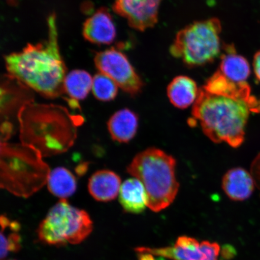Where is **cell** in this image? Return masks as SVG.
Instances as JSON below:
<instances>
[{"label":"cell","mask_w":260,"mask_h":260,"mask_svg":"<svg viewBox=\"0 0 260 260\" xmlns=\"http://www.w3.org/2000/svg\"><path fill=\"white\" fill-rule=\"evenodd\" d=\"M228 48L227 53L221 58L219 71L234 82L245 83L251 74L249 62L245 57L236 54L233 48Z\"/></svg>","instance_id":"19"},{"label":"cell","mask_w":260,"mask_h":260,"mask_svg":"<svg viewBox=\"0 0 260 260\" xmlns=\"http://www.w3.org/2000/svg\"><path fill=\"white\" fill-rule=\"evenodd\" d=\"M20 224L16 221H12L11 232L6 233L1 232V259L5 258L9 253L16 252L21 248V237L19 232Z\"/></svg>","instance_id":"23"},{"label":"cell","mask_w":260,"mask_h":260,"mask_svg":"<svg viewBox=\"0 0 260 260\" xmlns=\"http://www.w3.org/2000/svg\"><path fill=\"white\" fill-rule=\"evenodd\" d=\"M222 186L231 200L242 201L251 196L254 189V181L248 171L236 168L229 170L224 175Z\"/></svg>","instance_id":"15"},{"label":"cell","mask_w":260,"mask_h":260,"mask_svg":"<svg viewBox=\"0 0 260 260\" xmlns=\"http://www.w3.org/2000/svg\"><path fill=\"white\" fill-rule=\"evenodd\" d=\"M19 138L34 146L43 157L64 153L74 145L84 119L66 107L53 104H26L18 115Z\"/></svg>","instance_id":"2"},{"label":"cell","mask_w":260,"mask_h":260,"mask_svg":"<svg viewBox=\"0 0 260 260\" xmlns=\"http://www.w3.org/2000/svg\"><path fill=\"white\" fill-rule=\"evenodd\" d=\"M34 102L31 89L15 78L6 74L3 77L1 84V122L12 123L18 121V115L22 107Z\"/></svg>","instance_id":"11"},{"label":"cell","mask_w":260,"mask_h":260,"mask_svg":"<svg viewBox=\"0 0 260 260\" xmlns=\"http://www.w3.org/2000/svg\"><path fill=\"white\" fill-rule=\"evenodd\" d=\"M221 31L222 24L216 18L194 22L178 32L170 53L188 67L212 62L220 53Z\"/></svg>","instance_id":"6"},{"label":"cell","mask_w":260,"mask_h":260,"mask_svg":"<svg viewBox=\"0 0 260 260\" xmlns=\"http://www.w3.org/2000/svg\"><path fill=\"white\" fill-rule=\"evenodd\" d=\"M93 78L83 70H74L67 75L64 81V93L70 99L79 102L86 99L92 88Z\"/></svg>","instance_id":"21"},{"label":"cell","mask_w":260,"mask_h":260,"mask_svg":"<svg viewBox=\"0 0 260 260\" xmlns=\"http://www.w3.org/2000/svg\"><path fill=\"white\" fill-rule=\"evenodd\" d=\"M176 160L156 148L139 152L126 168L128 174L144 184L148 207L154 212L167 209L173 203L179 190L175 176Z\"/></svg>","instance_id":"5"},{"label":"cell","mask_w":260,"mask_h":260,"mask_svg":"<svg viewBox=\"0 0 260 260\" xmlns=\"http://www.w3.org/2000/svg\"><path fill=\"white\" fill-rule=\"evenodd\" d=\"M162 0H115L113 11L126 19L135 30L144 31L157 23Z\"/></svg>","instance_id":"10"},{"label":"cell","mask_w":260,"mask_h":260,"mask_svg":"<svg viewBox=\"0 0 260 260\" xmlns=\"http://www.w3.org/2000/svg\"><path fill=\"white\" fill-rule=\"evenodd\" d=\"M119 201L125 212L142 213L148 207V197L144 184L137 178L128 179L121 185Z\"/></svg>","instance_id":"17"},{"label":"cell","mask_w":260,"mask_h":260,"mask_svg":"<svg viewBox=\"0 0 260 260\" xmlns=\"http://www.w3.org/2000/svg\"><path fill=\"white\" fill-rule=\"evenodd\" d=\"M34 146L1 142L0 186L16 197L27 198L47 184L51 170Z\"/></svg>","instance_id":"4"},{"label":"cell","mask_w":260,"mask_h":260,"mask_svg":"<svg viewBox=\"0 0 260 260\" xmlns=\"http://www.w3.org/2000/svg\"><path fill=\"white\" fill-rule=\"evenodd\" d=\"M121 179L112 171L100 170L90 177L88 183L89 193L100 202H109L115 200L119 194Z\"/></svg>","instance_id":"13"},{"label":"cell","mask_w":260,"mask_h":260,"mask_svg":"<svg viewBox=\"0 0 260 260\" xmlns=\"http://www.w3.org/2000/svg\"><path fill=\"white\" fill-rule=\"evenodd\" d=\"M139 118L137 114L128 109H123L110 117L107 127L113 141L128 143L137 133Z\"/></svg>","instance_id":"16"},{"label":"cell","mask_w":260,"mask_h":260,"mask_svg":"<svg viewBox=\"0 0 260 260\" xmlns=\"http://www.w3.org/2000/svg\"><path fill=\"white\" fill-rule=\"evenodd\" d=\"M254 107L245 100L214 95L200 89L194 103L193 121L198 120L205 135L216 144L241 145L249 113Z\"/></svg>","instance_id":"3"},{"label":"cell","mask_w":260,"mask_h":260,"mask_svg":"<svg viewBox=\"0 0 260 260\" xmlns=\"http://www.w3.org/2000/svg\"><path fill=\"white\" fill-rule=\"evenodd\" d=\"M83 35L91 43L109 45L115 40L116 30L112 15L106 8L97 10L83 24Z\"/></svg>","instance_id":"12"},{"label":"cell","mask_w":260,"mask_h":260,"mask_svg":"<svg viewBox=\"0 0 260 260\" xmlns=\"http://www.w3.org/2000/svg\"><path fill=\"white\" fill-rule=\"evenodd\" d=\"M139 251L171 260H218L220 248L215 242L203 241L187 236L179 237L174 246L162 248H138Z\"/></svg>","instance_id":"9"},{"label":"cell","mask_w":260,"mask_h":260,"mask_svg":"<svg viewBox=\"0 0 260 260\" xmlns=\"http://www.w3.org/2000/svg\"><path fill=\"white\" fill-rule=\"evenodd\" d=\"M48 38L42 43L27 44L22 51L5 56L6 70L29 88L47 99L64 93L67 68L61 56L58 42L56 16L47 19Z\"/></svg>","instance_id":"1"},{"label":"cell","mask_w":260,"mask_h":260,"mask_svg":"<svg viewBox=\"0 0 260 260\" xmlns=\"http://www.w3.org/2000/svg\"><path fill=\"white\" fill-rule=\"evenodd\" d=\"M92 229L93 222L89 214L71 206L63 199L48 211L37 233L42 242L49 245L64 246L82 242Z\"/></svg>","instance_id":"7"},{"label":"cell","mask_w":260,"mask_h":260,"mask_svg":"<svg viewBox=\"0 0 260 260\" xmlns=\"http://www.w3.org/2000/svg\"><path fill=\"white\" fill-rule=\"evenodd\" d=\"M118 86L106 75L99 73L93 77L92 92L97 100L110 102L115 99Z\"/></svg>","instance_id":"22"},{"label":"cell","mask_w":260,"mask_h":260,"mask_svg":"<svg viewBox=\"0 0 260 260\" xmlns=\"http://www.w3.org/2000/svg\"><path fill=\"white\" fill-rule=\"evenodd\" d=\"M94 62L100 73L109 77L123 92L133 96L141 92L144 84L121 51L112 48L99 52Z\"/></svg>","instance_id":"8"},{"label":"cell","mask_w":260,"mask_h":260,"mask_svg":"<svg viewBox=\"0 0 260 260\" xmlns=\"http://www.w3.org/2000/svg\"><path fill=\"white\" fill-rule=\"evenodd\" d=\"M50 192L60 200H67L77 189L76 178L71 172L63 167L55 168L51 171L47 181Z\"/></svg>","instance_id":"20"},{"label":"cell","mask_w":260,"mask_h":260,"mask_svg":"<svg viewBox=\"0 0 260 260\" xmlns=\"http://www.w3.org/2000/svg\"><path fill=\"white\" fill-rule=\"evenodd\" d=\"M136 251L138 253V260H165L164 258H155L154 255L148 252L139 251L136 249Z\"/></svg>","instance_id":"25"},{"label":"cell","mask_w":260,"mask_h":260,"mask_svg":"<svg viewBox=\"0 0 260 260\" xmlns=\"http://www.w3.org/2000/svg\"><path fill=\"white\" fill-rule=\"evenodd\" d=\"M199 92L196 82L184 76L174 78L167 88V95L172 105L181 109L194 104Z\"/></svg>","instance_id":"18"},{"label":"cell","mask_w":260,"mask_h":260,"mask_svg":"<svg viewBox=\"0 0 260 260\" xmlns=\"http://www.w3.org/2000/svg\"><path fill=\"white\" fill-rule=\"evenodd\" d=\"M253 70L256 77L260 81V51L256 52L253 61Z\"/></svg>","instance_id":"24"},{"label":"cell","mask_w":260,"mask_h":260,"mask_svg":"<svg viewBox=\"0 0 260 260\" xmlns=\"http://www.w3.org/2000/svg\"><path fill=\"white\" fill-rule=\"evenodd\" d=\"M203 88L207 92L214 95L245 100L252 104L255 110L257 109L256 106V102L251 96V90L248 84L246 82H234L224 76L219 70L207 80Z\"/></svg>","instance_id":"14"}]
</instances>
